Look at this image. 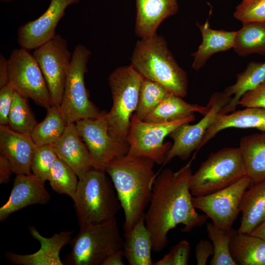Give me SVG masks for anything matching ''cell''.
<instances>
[{
    "label": "cell",
    "instance_id": "obj_27",
    "mask_svg": "<svg viewBox=\"0 0 265 265\" xmlns=\"http://www.w3.org/2000/svg\"><path fill=\"white\" fill-rule=\"evenodd\" d=\"M265 80V62H250L245 69L236 76V82L226 87L224 92L231 97L230 102L224 106L220 113L226 114L234 111L242 95Z\"/></svg>",
    "mask_w": 265,
    "mask_h": 265
},
{
    "label": "cell",
    "instance_id": "obj_35",
    "mask_svg": "<svg viewBox=\"0 0 265 265\" xmlns=\"http://www.w3.org/2000/svg\"><path fill=\"white\" fill-rule=\"evenodd\" d=\"M57 158L53 145L37 146L31 161V173L45 182L48 180L52 167Z\"/></svg>",
    "mask_w": 265,
    "mask_h": 265
},
{
    "label": "cell",
    "instance_id": "obj_10",
    "mask_svg": "<svg viewBox=\"0 0 265 265\" xmlns=\"http://www.w3.org/2000/svg\"><path fill=\"white\" fill-rule=\"evenodd\" d=\"M8 61V83L15 91L46 109L52 105L47 83L32 54L22 48L15 49Z\"/></svg>",
    "mask_w": 265,
    "mask_h": 265
},
{
    "label": "cell",
    "instance_id": "obj_41",
    "mask_svg": "<svg viewBox=\"0 0 265 265\" xmlns=\"http://www.w3.org/2000/svg\"><path fill=\"white\" fill-rule=\"evenodd\" d=\"M13 173L14 172L10 161L0 154V184H7Z\"/></svg>",
    "mask_w": 265,
    "mask_h": 265
},
{
    "label": "cell",
    "instance_id": "obj_21",
    "mask_svg": "<svg viewBox=\"0 0 265 265\" xmlns=\"http://www.w3.org/2000/svg\"><path fill=\"white\" fill-rule=\"evenodd\" d=\"M229 128L256 129L265 132V109L246 107L230 113H219L206 131L199 150L220 131Z\"/></svg>",
    "mask_w": 265,
    "mask_h": 265
},
{
    "label": "cell",
    "instance_id": "obj_33",
    "mask_svg": "<svg viewBox=\"0 0 265 265\" xmlns=\"http://www.w3.org/2000/svg\"><path fill=\"white\" fill-rule=\"evenodd\" d=\"M37 124L27 98L15 91L7 126L15 132L31 134Z\"/></svg>",
    "mask_w": 265,
    "mask_h": 265
},
{
    "label": "cell",
    "instance_id": "obj_1",
    "mask_svg": "<svg viewBox=\"0 0 265 265\" xmlns=\"http://www.w3.org/2000/svg\"><path fill=\"white\" fill-rule=\"evenodd\" d=\"M193 159L178 171L164 169L156 177L144 221L152 239L153 251L159 253L168 244V234L179 224L189 232L204 224L208 216L199 214L192 203L189 189Z\"/></svg>",
    "mask_w": 265,
    "mask_h": 265
},
{
    "label": "cell",
    "instance_id": "obj_5",
    "mask_svg": "<svg viewBox=\"0 0 265 265\" xmlns=\"http://www.w3.org/2000/svg\"><path fill=\"white\" fill-rule=\"evenodd\" d=\"M123 241L116 217L80 226L79 233L71 240V251L64 263L102 265L107 256L122 249Z\"/></svg>",
    "mask_w": 265,
    "mask_h": 265
},
{
    "label": "cell",
    "instance_id": "obj_18",
    "mask_svg": "<svg viewBox=\"0 0 265 265\" xmlns=\"http://www.w3.org/2000/svg\"><path fill=\"white\" fill-rule=\"evenodd\" d=\"M37 147L31 134L0 125V154L10 161L15 175L31 173V161Z\"/></svg>",
    "mask_w": 265,
    "mask_h": 265
},
{
    "label": "cell",
    "instance_id": "obj_25",
    "mask_svg": "<svg viewBox=\"0 0 265 265\" xmlns=\"http://www.w3.org/2000/svg\"><path fill=\"white\" fill-rule=\"evenodd\" d=\"M210 109L206 106L187 103L182 98L169 93L162 101L144 118L151 123H167L186 118L197 112L204 116Z\"/></svg>",
    "mask_w": 265,
    "mask_h": 265
},
{
    "label": "cell",
    "instance_id": "obj_43",
    "mask_svg": "<svg viewBox=\"0 0 265 265\" xmlns=\"http://www.w3.org/2000/svg\"><path fill=\"white\" fill-rule=\"evenodd\" d=\"M122 250L116 251L107 256L102 265H124Z\"/></svg>",
    "mask_w": 265,
    "mask_h": 265
},
{
    "label": "cell",
    "instance_id": "obj_32",
    "mask_svg": "<svg viewBox=\"0 0 265 265\" xmlns=\"http://www.w3.org/2000/svg\"><path fill=\"white\" fill-rule=\"evenodd\" d=\"M170 93L160 84L143 78L137 106L132 115L137 119L143 120Z\"/></svg>",
    "mask_w": 265,
    "mask_h": 265
},
{
    "label": "cell",
    "instance_id": "obj_17",
    "mask_svg": "<svg viewBox=\"0 0 265 265\" xmlns=\"http://www.w3.org/2000/svg\"><path fill=\"white\" fill-rule=\"evenodd\" d=\"M29 229L32 237L39 242L40 248L31 254L6 252L5 256L10 263L19 265H64L60 252L65 245L70 243L72 231H63L47 238L41 235L34 226L30 227Z\"/></svg>",
    "mask_w": 265,
    "mask_h": 265
},
{
    "label": "cell",
    "instance_id": "obj_13",
    "mask_svg": "<svg viewBox=\"0 0 265 265\" xmlns=\"http://www.w3.org/2000/svg\"><path fill=\"white\" fill-rule=\"evenodd\" d=\"M252 183L251 179L245 176L214 192L192 196L193 206L203 212L217 227L223 229H231L240 212L243 195Z\"/></svg>",
    "mask_w": 265,
    "mask_h": 265
},
{
    "label": "cell",
    "instance_id": "obj_12",
    "mask_svg": "<svg viewBox=\"0 0 265 265\" xmlns=\"http://www.w3.org/2000/svg\"><path fill=\"white\" fill-rule=\"evenodd\" d=\"M32 54L47 83L52 105L59 107L72 58L66 40L56 33Z\"/></svg>",
    "mask_w": 265,
    "mask_h": 265
},
{
    "label": "cell",
    "instance_id": "obj_14",
    "mask_svg": "<svg viewBox=\"0 0 265 265\" xmlns=\"http://www.w3.org/2000/svg\"><path fill=\"white\" fill-rule=\"evenodd\" d=\"M231 99L224 92L213 93L208 103L210 109L202 119L195 124H182L170 132L168 136L173 140V143L166 155L163 165L175 157L186 160L194 151L197 152L206 131L214 121L221 109Z\"/></svg>",
    "mask_w": 265,
    "mask_h": 265
},
{
    "label": "cell",
    "instance_id": "obj_4",
    "mask_svg": "<svg viewBox=\"0 0 265 265\" xmlns=\"http://www.w3.org/2000/svg\"><path fill=\"white\" fill-rule=\"evenodd\" d=\"M73 201L80 226L112 219L122 208L110 177L94 167L79 180Z\"/></svg>",
    "mask_w": 265,
    "mask_h": 265
},
{
    "label": "cell",
    "instance_id": "obj_6",
    "mask_svg": "<svg viewBox=\"0 0 265 265\" xmlns=\"http://www.w3.org/2000/svg\"><path fill=\"white\" fill-rule=\"evenodd\" d=\"M143 77L130 65L117 68L108 80L112 106L106 112L109 134L126 141L131 117L137 106Z\"/></svg>",
    "mask_w": 265,
    "mask_h": 265
},
{
    "label": "cell",
    "instance_id": "obj_36",
    "mask_svg": "<svg viewBox=\"0 0 265 265\" xmlns=\"http://www.w3.org/2000/svg\"><path fill=\"white\" fill-rule=\"evenodd\" d=\"M234 16L242 23L265 22V0H242L236 7Z\"/></svg>",
    "mask_w": 265,
    "mask_h": 265
},
{
    "label": "cell",
    "instance_id": "obj_3",
    "mask_svg": "<svg viewBox=\"0 0 265 265\" xmlns=\"http://www.w3.org/2000/svg\"><path fill=\"white\" fill-rule=\"evenodd\" d=\"M130 65L143 78L160 84L171 93L181 98L187 95V74L176 62L164 38L157 33L136 42Z\"/></svg>",
    "mask_w": 265,
    "mask_h": 265
},
{
    "label": "cell",
    "instance_id": "obj_44",
    "mask_svg": "<svg viewBox=\"0 0 265 265\" xmlns=\"http://www.w3.org/2000/svg\"><path fill=\"white\" fill-rule=\"evenodd\" d=\"M250 234L265 240V220Z\"/></svg>",
    "mask_w": 265,
    "mask_h": 265
},
{
    "label": "cell",
    "instance_id": "obj_23",
    "mask_svg": "<svg viewBox=\"0 0 265 265\" xmlns=\"http://www.w3.org/2000/svg\"><path fill=\"white\" fill-rule=\"evenodd\" d=\"M241 217L238 230L240 233H251L265 220V179L253 183L246 189L240 205Z\"/></svg>",
    "mask_w": 265,
    "mask_h": 265
},
{
    "label": "cell",
    "instance_id": "obj_9",
    "mask_svg": "<svg viewBox=\"0 0 265 265\" xmlns=\"http://www.w3.org/2000/svg\"><path fill=\"white\" fill-rule=\"evenodd\" d=\"M195 120L192 114L172 122L151 123L139 120L132 115L126 139L129 144L127 155L146 158L163 165L172 145L170 142H163L165 137L178 126Z\"/></svg>",
    "mask_w": 265,
    "mask_h": 265
},
{
    "label": "cell",
    "instance_id": "obj_42",
    "mask_svg": "<svg viewBox=\"0 0 265 265\" xmlns=\"http://www.w3.org/2000/svg\"><path fill=\"white\" fill-rule=\"evenodd\" d=\"M8 61L2 54L0 55V88L8 83Z\"/></svg>",
    "mask_w": 265,
    "mask_h": 265
},
{
    "label": "cell",
    "instance_id": "obj_45",
    "mask_svg": "<svg viewBox=\"0 0 265 265\" xmlns=\"http://www.w3.org/2000/svg\"><path fill=\"white\" fill-rule=\"evenodd\" d=\"M2 2H10L14 0H0Z\"/></svg>",
    "mask_w": 265,
    "mask_h": 265
},
{
    "label": "cell",
    "instance_id": "obj_11",
    "mask_svg": "<svg viewBox=\"0 0 265 265\" xmlns=\"http://www.w3.org/2000/svg\"><path fill=\"white\" fill-rule=\"evenodd\" d=\"M106 112L102 111L97 118L84 119L75 123L90 153L93 167L104 171L109 163L127 155L129 151L127 141L115 138L109 134Z\"/></svg>",
    "mask_w": 265,
    "mask_h": 265
},
{
    "label": "cell",
    "instance_id": "obj_31",
    "mask_svg": "<svg viewBox=\"0 0 265 265\" xmlns=\"http://www.w3.org/2000/svg\"><path fill=\"white\" fill-rule=\"evenodd\" d=\"M207 232L214 249V253L210 262L211 265H237L230 252V243L238 230L233 228L223 229L212 222L207 223Z\"/></svg>",
    "mask_w": 265,
    "mask_h": 265
},
{
    "label": "cell",
    "instance_id": "obj_15",
    "mask_svg": "<svg viewBox=\"0 0 265 265\" xmlns=\"http://www.w3.org/2000/svg\"><path fill=\"white\" fill-rule=\"evenodd\" d=\"M80 0H51L42 15L18 28L17 40L21 48L34 50L51 40L56 34V28L66 8Z\"/></svg>",
    "mask_w": 265,
    "mask_h": 265
},
{
    "label": "cell",
    "instance_id": "obj_30",
    "mask_svg": "<svg viewBox=\"0 0 265 265\" xmlns=\"http://www.w3.org/2000/svg\"><path fill=\"white\" fill-rule=\"evenodd\" d=\"M46 109V117L41 122L37 123L31 133L37 146L53 145L61 137L68 124L59 107L51 105Z\"/></svg>",
    "mask_w": 265,
    "mask_h": 265
},
{
    "label": "cell",
    "instance_id": "obj_37",
    "mask_svg": "<svg viewBox=\"0 0 265 265\" xmlns=\"http://www.w3.org/2000/svg\"><path fill=\"white\" fill-rule=\"evenodd\" d=\"M189 251V242L186 240H182L156 264L158 265H186L188 262Z\"/></svg>",
    "mask_w": 265,
    "mask_h": 265
},
{
    "label": "cell",
    "instance_id": "obj_29",
    "mask_svg": "<svg viewBox=\"0 0 265 265\" xmlns=\"http://www.w3.org/2000/svg\"><path fill=\"white\" fill-rule=\"evenodd\" d=\"M233 49L240 56L265 55V22L242 23L241 28L236 31Z\"/></svg>",
    "mask_w": 265,
    "mask_h": 265
},
{
    "label": "cell",
    "instance_id": "obj_16",
    "mask_svg": "<svg viewBox=\"0 0 265 265\" xmlns=\"http://www.w3.org/2000/svg\"><path fill=\"white\" fill-rule=\"evenodd\" d=\"M45 183L32 173L16 175L9 198L0 208V221L27 206L48 203L51 196Z\"/></svg>",
    "mask_w": 265,
    "mask_h": 265
},
{
    "label": "cell",
    "instance_id": "obj_28",
    "mask_svg": "<svg viewBox=\"0 0 265 265\" xmlns=\"http://www.w3.org/2000/svg\"><path fill=\"white\" fill-rule=\"evenodd\" d=\"M230 249L237 265H265V240L261 238L238 232Z\"/></svg>",
    "mask_w": 265,
    "mask_h": 265
},
{
    "label": "cell",
    "instance_id": "obj_26",
    "mask_svg": "<svg viewBox=\"0 0 265 265\" xmlns=\"http://www.w3.org/2000/svg\"><path fill=\"white\" fill-rule=\"evenodd\" d=\"M246 176L252 183L265 179V132L243 136L239 141Z\"/></svg>",
    "mask_w": 265,
    "mask_h": 265
},
{
    "label": "cell",
    "instance_id": "obj_39",
    "mask_svg": "<svg viewBox=\"0 0 265 265\" xmlns=\"http://www.w3.org/2000/svg\"><path fill=\"white\" fill-rule=\"evenodd\" d=\"M15 90L9 84L0 88V125L8 126Z\"/></svg>",
    "mask_w": 265,
    "mask_h": 265
},
{
    "label": "cell",
    "instance_id": "obj_8",
    "mask_svg": "<svg viewBox=\"0 0 265 265\" xmlns=\"http://www.w3.org/2000/svg\"><path fill=\"white\" fill-rule=\"evenodd\" d=\"M91 52L82 44L77 45L72 54L70 68L67 75L63 96L59 106L67 124L82 119L99 117L101 111L89 100L84 76Z\"/></svg>",
    "mask_w": 265,
    "mask_h": 265
},
{
    "label": "cell",
    "instance_id": "obj_2",
    "mask_svg": "<svg viewBox=\"0 0 265 265\" xmlns=\"http://www.w3.org/2000/svg\"><path fill=\"white\" fill-rule=\"evenodd\" d=\"M155 164L146 158L126 155L111 161L105 168L123 210L124 234L144 218L156 178Z\"/></svg>",
    "mask_w": 265,
    "mask_h": 265
},
{
    "label": "cell",
    "instance_id": "obj_38",
    "mask_svg": "<svg viewBox=\"0 0 265 265\" xmlns=\"http://www.w3.org/2000/svg\"><path fill=\"white\" fill-rule=\"evenodd\" d=\"M238 105L245 107H260L265 109V80L255 88L244 93Z\"/></svg>",
    "mask_w": 265,
    "mask_h": 265
},
{
    "label": "cell",
    "instance_id": "obj_22",
    "mask_svg": "<svg viewBox=\"0 0 265 265\" xmlns=\"http://www.w3.org/2000/svg\"><path fill=\"white\" fill-rule=\"evenodd\" d=\"M197 26L202 41L197 50L191 54L193 57L192 67L196 71L201 69L213 54L233 49L236 34V31L211 28L208 21Z\"/></svg>",
    "mask_w": 265,
    "mask_h": 265
},
{
    "label": "cell",
    "instance_id": "obj_24",
    "mask_svg": "<svg viewBox=\"0 0 265 265\" xmlns=\"http://www.w3.org/2000/svg\"><path fill=\"white\" fill-rule=\"evenodd\" d=\"M124 236L123 255L130 265H154L151 255L152 239L144 218L139 220Z\"/></svg>",
    "mask_w": 265,
    "mask_h": 265
},
{
    "label": "cell",
    "instance_id": "obj_40",
    "mask_svg": "<svg viewBox=\"0 0 265 265\" xmlns=\"http://www.w3.org/2000/svg\"><path fill=\"white\" fill-rule=\"evenodd\" d=\"M195 253L197 265H206L209 257L214 253L212 242L207 239H201L196 245Z\"/></svg>",
    "mask_w": 265,
    "mask_h": 265
},
{
    "label": "cell",
    "instance_id": "obj_7",
    "mask_svg": "<svg viewBox=\"0 0 265 265\" xmlns=\"http://www.w3.org/2000/svg\"><path fill=\"white\" fill-rule=\"evenodd\" d=\"M246 176L239 147H227L212 153L192 174L189 189L192 196L212 193Z\"/></svg>",
    "mask_w": 265,
    "mask_h": 265
},
{
    "label": "cell",
    "instance_id": "obj_34",
    "mask_svg": "<svg viewBox=\"0 0 265 265\" xmlns=\"http://www.w3.org/2000/svg\"><path fill=\"white\" fill-rule=\"evenodd\" d=\"M48 181L56 193L65 194L73 199L79 178L75 172L58 157L52 167Z\"/></svg>",
    "mask_w": 265,
    "mask_h": 265
},
{
    "label": "cell",
    "instance_id": "obj_20",
    "mask_svg": "<svg viewBox=\"0 0 265 265\" xmlns=\"http://www.w3.org/2000/svg\"><path fill=\"white\" fill-rule=\"evenodd\" d=\"M135 32L140 39L157 33L165 19L177 13V0H135Z\"/></svg>",
    "mask_w": 265,
    "mask_h": 265
},
{
    "label": "cell",
    "instance_id": "obj_19",
    "mask_svg": "<svg viewBox=\"0 0 265 265\" xmlns=\"http://www.w3.org/2000/svg\"><path fill=\"white\" fill-rule=\"evenodd\" d=\"M53 146L57 157L75 172L79 180L93 167L90 153L75 123L67 124L63 134Z\"/></svg>",
    "mask_w": 265,
    "mask_h": 265
}]
</instances>
